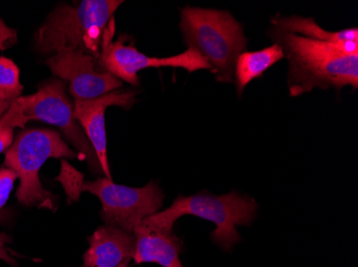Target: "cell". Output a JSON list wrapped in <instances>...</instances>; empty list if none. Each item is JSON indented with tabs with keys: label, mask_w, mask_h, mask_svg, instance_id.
<instances>
[{
	"label": "cell",
	"mask_w": 358,
	"mask_h": 267,
	"mask_svg": "<svg viewBox=\"0 0 358 267\" xmlns=\"http://www.w3.org/2000/svg\"><path fill=\"white\" fill-rule=\"evenodd\" d=\"M269 36L289 60V96L296 98L315 88L357 89L358 42L313 41L275 27Z\"/></svg>",
	"instance_id": "1"
},
{
	"label": "cell",
	"mask_w": 358,
	"mask_h": 267,
	"mask_svg": "<svg viewBox=\"0 0 358 267\" xmlns=\"http://www.w3.org/2000/svg\"><path fill=\"white\" fill-rule=\"evenodd\" d=\"M120 0H83L78 5H60L48 15L36 35V49L54 55L60 49H80L99 59L108 40V25Z\"/></svg>",
	"instance_id": "2"
},
{
	"label": "cell",
	"mask_w": 358,
	"mask_h": 267,
	"mask_svg": "<svg viewBox=\"0 0 358 267\" xmlns=\"http://www.w3.org/2000/svg\"><path fill=\"white\" fill-rule=\"evenodd\" d=\"M255 199L237 192L214 196L200 192L192 196H179L166 210L156 213L143 220L144 224L160 230L173 232V227L185 215L200 217L214 222L216 229L211 232V240L224 252L232 250L241 241L237 226H250L257 216Z\"/></svg>",
	"instance_id": "3"
},
{
	"label": "cell",
	"mask_w": 358,
	"mask_h": 267,
	"mask_svg": "<svg viewBox=\"0 0 358 267\" xmlns=\"http://www.w3.org/2000/svg\"><path fill=\"white\" fill-rule=\"evenodd\" d=\"M185 42L210 63L217 82H232L237 57L247 49L243 26L227 11L186 7L180 12Z\"/></svg>",
	"instance_id": "4"
},
{
	"label": "cell",
	"mask_w": 358,
	"mask_h": 267,
	"mask_svg": "<svg viewBox=\"0 0 358 267\" xmlns=\"http://www.w3.org/2000/svg\"><path fill=\"white\" fill-rule=\"evenodd\" d=\"M72 160L76 152L62 139L57 130L28 128L22 130L6 151L5 167L20 178L16 198L26 206H38L53 210L56 197L43 188L39 174L48 158Z\"/></svg>",
	"instance_id": "5"
},
{
	"label": "cell",
	"mask_w": 358,
	"mask_h": 267,
	"mask_svg": "<svg viewBox=\"0 0 358 267\" xmlns=\"http://www.w3.org/2000/svg\"><path fill=\"white\" fill-rule=\"evenodd\" d=\"M80 190L98 197L102 204L101 218L106 224L131 234L145 218L158 213L164 204V192L155 182L134 188L118 185L102 176L83 183Z\"/></svg>",
	"instance_id": "6"
},
{
	"label": "cell",
	"mask_w": 358,
	"mask_h": 267,
	"mask_svg": "<svg viewBox=\"0 0 358 267\" xmlns=\"http://www.w3.org/2000/svg\"><path fill=\"white\" fill-rule=\"evenodd\" d=\"M19 101L28 122L37 120L59 128L62 135L87 162L90 169L103 174L92 144L74 116V105L66 93L62 80H48L35 94L21 96Z\"/></svg>",
	"instance_id": "7"
},
{
	"label": "cell",
	"mask_w": 358,
	"mask_h": 267,
	"mask_svg": "<svg viewBox=\"0 0 358 267\" xmlns=\"http://www.w3.org/2000/svg\"><path fill=\"white\" fill-rule=\"evenodd\" d=\"M124 38L116 42L108 40L102 47L99 66L104 71L132 86H138V72L148 68H182L193 73L199 70H211L210 63L196 49L187 48L184 53L172 57H148L134 46L124 44Z\"/></svg>",
	"instance_id": "8"
},
{
	"label": "cell",
	"mask_w": 358,
	"mask_h": 267,
	"mask_svg": "<svg viewBox=\"0 0 358 267\" xmlns=\"http://www.w3.org/2000/svg\"><path fill=\"white\" fill-rule=\"evenodd\" d=\"M46 64L54 75L69 82L74 100H92L122 87V80L100 68L99 59L80 49H60Z\"/></svg>",
	"instance_id": "9"
},
{
	"label": "cell",
	"mask_w": 358,
	"mask_h": 267,
	"mask_svg": "<svg viewBox=\"0 0 358 267\" xmlns=\"http://www.w3.org/2000/svg\"><path fill=\"white\" fill-rule=\"evenodd\" d=\"M136 96L132 90H116L92 100H74V116L96 152L102 174L108 180H112V176L106 146V110L110 106L129 109L136 103Z\"/></svg>",
	"instance_id": "10"
},
{
	"label": "cell",
	"mask_w": 358,
	"mask_h": 267,
	"mask_svg": "<svg viewBox=\"0 0 358 267\" xmlns=\"http://www.w3.org/2000/svg\"><path fill=\"white\" fill-rule=\"evenodd\" d=\"M90 248L83 256V267H118L131 260L136 252V236L117 227H100L88 238Z\"/></svg>",
	"instance_id": "11"
},
{
	"label": "cell",
	"mask_w": 358,
	"mask_h": 267,
	"mask_svg": "<svg viewBox=\"0 0 358 267\" xmlns=\"http://www.w3.org/2000/svg\"><path fill=\"white\" fill-rule=\"evenodd\" d=\"M136 264L156 263L162 267H184L179 254L182 252V242L173 232L160 230L141 222L136 230Z\"/></svg>",
	"instance_id": "12"
},
{
	"label": "cell",
	"mask_w": 358,
	"mask_h": 267,
	"mask_svg": "<svg viewBox=\"0 0 358 267\" xmlns=\"http://www.w3.org/2000/svg\"><path fill=\"white\" fill-rule=\"evenodd\" d=\"M285 58L282 48L273 43L261 51L243 52L237 57L234 68V80L237 94L241 96L243 90L255 78L262 76L264 72Z\"/></svg>",
	"instance_id": "13"
},
{
	"label": "cell",
	"mask_w": 358,
	"mask_h": 267,
	"mask_svg": "<svg viewBox=\"0 0 358 267\" xmlns=\"http://www.w3.org/2000/svg\"><path fill=\"white\" fill-rule=\"evenodd\" d=\"M275 28L282 31L313 40V41L334 42V43H345V42H358L357 28H348L340 31H327L320 27L313 19H305L301 16H289V17H275L271 21Z\"/></svg>",
	"instance_id": "14"
},
{
	"label": "cell",
	"mask_w": 358,
	"mask_h": 267,
	"mask_svg": "<svg viewBox=\"0 0 358 267\" xmlns=\"http://www.w3.org/2000/svg\"><path fill=\"white\" fill-rule=\"evenodd\" d=\"M22 92L19 68L11 59L0 57V98L13 103L21 98Z\"/></svg>",
	"instance_id": "15"
},
{
	"label": "cell",
	"mask_w": 358,
	"mask_h": 267,
	"mask_svg": "<svg viewBox=\"0 0 358 267\" xmlns=\"http://www.w3.org/2000/svg\"><path fill=\"white\" fill-rule=\"evenodd\" d=\"M27 122L17 98L11 104L9 109L0 116V153L7 151L13 142L14 130L23 128Z\"/></svg>",
	"instance_id": "16"
},
{
	"label": "cell",
	"mask_w": 358,
	"mask_h": 267,
	"mask_svg": "<svg viewBox=\"0 0 358 267\" xmlns=\"http://www.w3.org/2000/svg\"><path fill=\"white\" fill-rule=\"evenodd\" d=\"M16 178H19L13 170L6 167L0 168V208L7 204Z\"/></svg>",
	"instance_id": "17"
},
{
	"label": "cell",
	"mask_w": 358,
	"mask_h": 267,
	"mask_svg": "<svg viewBox=\"0 0 358 267\" xmlns=\"http://www.w3.org/2000/svg\"><path fill=\"white\" fill-rule=\"evenodd\" d=\"M17 41V33L15 30L8 27L3 20L0 19V49L5 51L11 47Z\"/></svg>",
	"instance_id": "18"
},
{
	"label": "cell",
	"mask_w": 358,
	"mask_h": 267,
	"mask_svg": "<svg viewBox=\"0 0 358 267\" xmlns=\"http://www.w3.org/2000/svg\"><path fill=\"white\" fill-rule=\"evenodd\" d=\"M5 238L6 236L3 234H0V260L5 261L6 263L12 265V266H15V260L8 254V250L6 249Z\"/></svg>",
	"instance_id": "19"
},
{
	"label": "cell",
	"mask_w": 358,
	"mask_h": 267,
	"mask_svg": "<svg viewBox=\"0 0 358 267\" xmlns=\"http://www.w3.org/2000/svg\"><path fill=\"white\" fill-rule=\"evenodd\" d=\"M11 104V102L3 101V100L0 98V116H3V114L9 109Z\"/></svg>",
	"instance_id": "20"
},
{
	"label": "cell",
	"mask_w": 358,
	"mask_h": 267,
	"mask_svg": "<svg viewBox=\"0 0 358 267\" xmlns=\"http://www.w3.org/2000/svg\"><path fill=\"white\" fill-rule=\"evenodd\" d=\"M129 264H130V260H126L124 261V262H122L118 267H128Z\"/></svg>",
	"instance_id": "21"
}]
</instances>
